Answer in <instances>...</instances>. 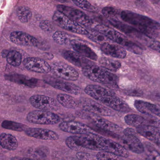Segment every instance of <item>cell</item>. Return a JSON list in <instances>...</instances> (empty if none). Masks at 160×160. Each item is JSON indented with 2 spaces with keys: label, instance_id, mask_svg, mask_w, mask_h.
<instances>
[{
  "label": "cell",
  "instance_id": "40",
  "mask_svg": "<svg viewBox=\"0 0 160 160\" xmlns=\"http://www.w3.org/2000/svg\"><path fill=\"white\" fill-rule=\"evenodd\" d=\"M102 13L108 19H116L117 16L119 14V11L113 7H106L102 10Z\"/></svg>",
  "mask_w": 160,
  "mask_h": 160
},
{
  "label": "cell",
  "instance_id": "35",
  "mask_svg": "<svg viewBox=\"0 0 160 160\" xmlns=\"http://www.w3.org/2000/svg\"><path fill=\"white\" fill-rule=\"evenodd\" d=\"M88 32V33L87 36L89 39L93 42L101 45L108 42V41L109 39L100 32L95 29H91L90 31Z\"/></svg>",
  "mask_w": 160,
  "mask_h": 160
},
{
  "label": "cell",
  "instance_id": "37",
  "mask_svg": "<svg viewBox=\"0 0 160 160\" xmlns=\"http://www.w3.org/2000/svg\"><path fill=\"white\" fill-rule=\"evenodd\" d=\"M76 6L83 10L87 12H96V9L92 6L88 0H72Z\"/></svg>",
  "mask_w": 160,
  "mask_h": 160
},
{
  "label": "cell",
  "instance_id": "18",
  "mask_svg": "<svg viewBox=\"0 0 160 160\" xmlns=\"http://www.w3.org/2000/svg\"><path fill=\"white\" fill-rule=\"evenodd\" d=\"M10 38L13 43L18 45L36 47L39 43L36 38L22 32H13L10 34Z\"/></svg>",
  "mask_w": 160,
  "mask_h": 160
},
{
  "label": "cell",
  "instance_id": "6",
  "mask_svg": "<svg viewBox=\"0 0 160 160\" xmlns=\"http://www.w3.org/2000/svg\"><path fill=\"white\" fill-rule=\"evenodd\" d=\"M78 117L89 119L91 121L92 124L90 127L96 128L99 130H104L107 132L117 133L121 131L122 129L113 122H111L99 115H95L89 112H81L78 113Z\"/></svg>",
  "mask_w": 160,
  "mask_h": 160
},
{
  "label": "cell",
  "instance_id": "16",
  "mask_svg": "<svg viewBox=\"0 0 160 160\" xmlns=\"http://www.w3.org/2000/svg\"><path fill=\"white\" fill-rule=\"evenodd\" d=\"M63 58L77 67L82 69H87L95 64L89 59L85 58L76 51L66 50L62 53Z\"/></svg>",
  "mask_w": 160,
  "mask_h": 160
},
{
  "label": "cell",
  "instance_id": "23",
  "mask_svg": "<svg viewBox=\"0 0 160 160\" xmlns=\"http://www.w3.org/2000/svg\"><path fill=\"white\" fill-rule=\"evenodd\" d=\"M101 50L106 55L116 58H124L127 55L124 48L108 42L102 44Z\"/></svg>",
  "mask_w": 160,
  "mask_h": 160
},
{
  "label": "cell",
  "instance_id": "12",
  "mask_svg": "<svg viewBox=\"0 0 160 160\" xmlns=\"http://www.w3.org/2000/svg\"><path fill=\"white\" fill-rule=\"evenodd\" d=\"M24 67L30 72L48 74L52 71V68L46 61L42 59L35 57H29L23 61Z\"/></svg>",
  "mask_w": 160,
  "mask_h": 160
},
{
  "label": "cell",
  "instance_id": "9",
  "mask_svg": "<svg viewBox=\"0 0 160 160\" xmlns=\"http://www.w3.org/2000/svg\"><path fill=\"white\" fill-rule=\"evenodd\" d=\"M43 78L46 84L57 89L74 95H79L82 93L81 88L73 83L64 81L48 75L43 76Z\"/></svg>",
  "mask_w": 160,
  "mask_h": 160
},
{
  "label": "cell",
  "instance_id": "45",
  "mask_svg": "<svg viewBox=\"0 0 160 160\" xmlns=\"http://www.w3.org/2000/svg\"><path fill=\"white\" fill-rule=\"evenodd\" d=\"M77 159L79 160H91L93 159L92 155L88 152H85L82 151H78L76 154Z\"/></svg>",
  "mask_w": 160,
  "mask_h": 160
},
{
  "label": "cell",
  "instance_id": "50",
  "mask_svg": "<svg viewBox=\"0 0 160 160\" xmlns=\"http://www.w3.org/2000/svg\"><path fill=\"white\" fill-rule=\"evenodd\" d=\"M154 97H155V99L157 101H160V93H156Z\"/></svg>",
  "mask_w": 160,
  "mask_h": 160
},
{
  "label": "cell",
  "instance_id": "28",
  "mask_svg": "<svg viewBox=\"0 0 160 160\" xmlns=\"http://www.w3.org/2000/svg\"><path fill=\"white\" fill-rule=\"evenodd\" d=\"M104 68L94 64L87 69H82V73L85 77L92 81L100 83V79Z\"/></svg>",
  "mask_w": 160,
  "mask_h": 160
},
{
  "label": "cell",
  "instance_id": "14",
  "mask_svg": "<svg viewBox=\"0 0 160 160\" xmlns=\"http://www.w3.org/2000/svg\"><path fill=\"white\" fill-rule=\"evenodd\" d=\"M119 143H120L127 150L138 154L143 153L145 148L141 141L136 137L135 134H124L118 138Z\"/></svg>",
  "mask_w": 160,
  "mask_h": 160
},
{
  "label": "cell",
  "instance_id": "25",
  "mask_svg": "<svg viewBox=\"0 0 160 160\" xmlns=\"http://www.w3.org/2000/svg\"><path fill=\"white\" fill-rule=\"evenodd\" d=\"M5 78L11 82L24 85L29 88H34L38 85L39 80L36 78H29L23 75L19 74H11L6 75Z\"/></svg>",
  "mask_w": 160,
  "mask_h": 160
},
{
  "label": "cell",
  "instance_id": "13",
  "mask_svg": "<svg viewBox=\"0 0 160 160\" xmlns=\"http://www.w3.org/2000/svg\"><path fill=\"white\" fill-rule=\"evenodd\" d=\"M99 146L101 151H107L121 157H128L129 152L120 143L100 136Z\"/></svg>",
  "mask_w": 160,
  "mask_h": 160
},
{
  "label": "cell",
  "instance_id": "19",
  "mask_svg": "<svg viewBox=\"0 0 160 160\" xmlns=\"http://www.w3.org/2000/svg\"><path fill=\"white\" fill-rule=\"evenodd\" d=\"M99 102L116 111L126 113L130 112L131 110L130 107L125 102L115 95L104 97Z\"/></svg>",
  "mask_w": 160,
  "mask_h": 160
},
{
  "label": "cell",
  "instance_id": "32",
  "mask_svg": "<svg viewBox=\"0 0 160 160\" xmlns=\"http://www.w3.org/2000/svg\"><path fill=\"white\" fill-rule=\"evenodd\" d=\"M124 121L128 125L133 127H138L145 124V117L136 115L129 114L124 117Z\"/></svg>",
  "mask_w": 160,
  "mask_h": 160
},
{
  "label": "cell",
  "instance_id": "43",
  "mask_svg": "<svg viewBox=\"0 0 160 160\" xmlns=\"http://www.w3.org/2000/svg\"><path fill=\"white\" fill-rule=\"evenodd\" d=\"M40 27L43 31L46 32H50L53 30V24L48 20H43L40 23Z\"/></svg>",
  "mask_w": 160,
  "mask_h": 160
},
{
  "label": "cell",
  "instance_id": "31",
  "mask_svg": "<svg viewBox=\"0 0 160 160\" xmlns=\"http://www.w3.org/2000/svg\"><path fill=\"white\" fill-rule=\"evenodd\" d=\"M1 126L4 129L18 132H25L28 128L27 125L23 123L10 120L3 121Z\"/></svg>",
  "mask_w": 160,
  "mask_h": 160
},
{
  "label": "cell",
  "instance_id": "21",
  "mask_svg": "<svg viewBox=\"0 0 160 160\" xmlns=\"http://www.w3.org/2000/svg\"><path fill=\"white\" fill-rule=\"evenodd\" d=\"M108 21L114 28L132 37H135L141 40L144 36V34L140 32L136 28L131 27L127 24L121 22L119 20H117V19H108Z\"/></svg>",
  "mask_w": 160,
  "mask_h": 160
},
{
  "label": "cell",
  "instance_id": "34",
  "mask_svg": "<svg viewBox=\"0 0 160 160\" xmlns=\"http://www.w3.org/2000/svg\"><path fill=\"white\" fill-rule=\"evenodd\" d=\"M17 15L18 19L23 23L28 22L32 16L30 9L26 6L19 7L17 10Z\"/></svg>",
  "mask_w": 160,
  "mask_h": 160
},
{
  "label": "cell",
  "instance_id": "47",
  "mask_svg": "<svg viewBox=\"0 0 160 160\" xmlns=\"http://www.w3.org/2000/svg\"><path fill=\"white\" fill-rule=\"evenodd\" d=\"M127 92H128L127 93H129V95H132V96H141L142 93L141 91L138 89H136L129 90Z\"/></svg>",
  "mask_w": 160,
  "mask_h": 160
},
{
  "label": "cell",
  "instance_id": "8",
  "mask_svg": "<svg viewBox=\"0 0 160 160\" xmlns=\"http://www.w3.org/2000/svg\"><path fill=\"white\" fill-rule=\"evenodd\" d=\"M31 104L39 110L57 111L60 108V104L56 99L46 95L36 94L30 98Z\"/></svg>",
  "mask_w": 160,
  "mask_h": 160
},
{
  "label": "cell",
  "instance_id": "11",
  "mask_svg": "<svg viewBox=\"0 0 160 160\" xmlns=\"http://www.w3.org/2000/svg\"><path fill=\"white\" fill-rule=\"evenodd\" d=\"M52 71L58 77L68 81H76L79 78L78 72L72 66L57 62L51 65Z\"/></svg>",
  "mask_w": 160,
  "mask_h": 160
},
{
  "label": "cell",
  "instance_id": "24",
  "mask_svg": "<svg viewBox=\"0 0 160 160\" xmlns=\"http://www.w3.org/2000/svg\"><path fill=\"white\" fill-rule=\"evenodd\" d=\"M160 128L150 125H140L136 127L137 132L142 136L154 143L160 141Z\"/></svg>",
  "mask_w": 160,
  "mask_h": 160
},
{
  "label": "cell",
  "instance_id": "51",
  "mask_svg": "<svg viewBox=\"0 0 160 160\" xmlns=\"http://www.w3.org/2000/svg\"><path fill=\"white\" fill-rule=\"evenodd\" d=\"M56 1L61 2V3H64V2H66L68 0H56Z\"/></svg>",
  "mask_w": 160,
  "mask_h": 160
},
{
  "label": "cell",
  "instance_id": "48",
  "mask_svg": "<svg viewBox=\"0 0 160 160\" xmlns=\"http://www.w3.org/2000/svg\"><path fill=\"white\" fill-rule=\"evenodd\" d=\"M9 51H8L7 50H4L2 52V58H7V55H8V53H9Z\"/></svg>",
  "mask_w": 160,
  "mask_h": 160
},
{
  "label": "cell",
  "instance_id": "36",
  "mask_svg": "<svg viewBox=\"0 0 160 160\" xmlns=\"http://www.w3.org/2000/svg\"><path fill=\"white\" fill-rule=\"evenodd\" d=\"M53 40L55 42L61 45L71 44V37L65 32L61 31H57L53 35Z\"/></svg>",
  "mask_w": 160,
  "mask_h": 160
},
{
  "label": "cell",
  "instance_id": "20",
  "mask_svg": "<svg viewBox=\"0 0 160 160\" xmlns=\"http://www.w3.org/2000/svg\"><path fill=\"white\" fill-rule=\"evenodd\" d=\"M84 91L86 94L97 101L107 96L115 95L111 91L96 85H88L84 89Z\"/></svg>",
  "mask_w": 160,
  "mask_h": 160
},
{
  "label": "cell",
  "instance_id": "17",
  "mask_svg": "<svg viewBox=\"0 0 160 160\" xmlns=\"http://www.w3.org/2000/svg\"><path fill=\"white\" fill-rule=\"evenodd\" d=\"M25 132L28 136L41 140L54 141L59 138V136L56 132L43 128L28 127Z\"/></svg>",
  "mask_w": 160,
  "mask_h": 160
},
{
  "label": "cell",
  "instance_id": "49",
  "mask_svg": "<svg viewBox=\"0 0 160 160\" xmlns=\"http://www.w3.org/2000/svg\"><path fill=\"white\" fill-rule=\"evenodd\" d=\"M155 143L156 144V146H157V147H156L155 148L157 150L158 153L160 154V142H156V143Z\"/></svg>",
  "mask_w": 160,
  "mask_h": 160
},
{
  "label": "cell",
  "instance_id": "26",
  "mask_svg": "<svg viewBox=\"0 0 160 160\" xmlns=\"http://www.w3.org/2000/svg\"><path fill=\"white\" fill-rule=\"evenodd\" d=\"M57 100L61 105L69 109H75L81 106L80 101H78L74 97L65 93L58 94Z\"/></svg>",
  "mask_w": 160,
  "mask_h": 160
},
{
  "label": "cell",
  "instance_id": "27",
  "mask_svg": "<svg viewBox=\"0 0 160 160\" xmlns=\"http://www.w3.org/2000/svg\"><path fill=\"white\" fill-rule=\"evenodd\" d=\"M0 145L3 148L8 150H15L18 148V140L11 134L2 133L0 135Z\"/></svg>",
  "mask_w": 160,
  "mask_h": 160
},
{
  "label": "cell",
  "instance_id": "44",
  "mask_svg": "<svg viewBox=\"0 0 160 160\" xmlns=\"http://www.w3.org/2000/svg\"><path fill=\"white\" fill-rule=\"evenodd\" d=\"M147 45L150 48L160 53V42L150 38L147 42Z\"/></svg>",
  "mask_w": 160,
  "mask_h": 160
},
{
  "label": "cell",
  "instance_id": "22",
  "mask_svg": "<svg viewBox=\"0 0 160 160\" xmlns=\"http://www.w3.org/2000/svg\"><path fill=\"white\" fill-rule=\"evenodd\" d=\"M70 44L75 51L85 58L95 61L98 60L97 54L88 46L85 44L84 43L75 40H73Z\"/></svg>",
  "mask_w": 160,
  "mask_h": 160
},
{
  "label": "cell",
  "instance_id": "7",
  "mask_svg": "<svg viewBox=\"0 0 160 160\" xmlns=\"http://www.w3.org/2000/svg\"><path fill=\"white\" fill-rule=\"evenodd\" d=\"M53 21L63 29L75 33L87 35L88 31L78 23L72 20L59 11L54 13L52 18Z\"/></svg>",
  "mask_w": 160,
  "mask_h": 160
},
{
  "label": "cell",
  "instance_id": "2",
  "mask_svg": "<svg viewBox=\"0 0 160 160\" xmlns=\"http://www.w3.org/2000/svg\"><path fill=\"white\" fill-rule=\"evenodd\" d=\"M93 29L96 30L103 34L109 40L122 46L128 51L137 55H141L143 49L135 43L129 41L123 34L111 28L103 25L95 26Z\"/></svg>",
  "mask_w": 160,
  "mask_h": 160
},
{
  "label": "cell",
  "instance_id": "30",
  "mask_svg": "<svg viewBox=\"0 0 160 160\" xmlns=\"http://www.w3.org/2000/svg\"><path fill=\"white\" fill-rule=\"evenodd\" d=\"M99 62L102 67L111 72H117L121 66L120 62L118 61L105 57L100 58Z\"/></svg>",
  "mask_w": 160,
  "mask_h": 160
},
{
  "label": "cell",
  "instance_id": "42",
  "mask_svg": "<svg viewBox=\"0 0 160 160\" xmlns=\"http://www.w3.org/2000/svg\"><path fill=\"white\" fill-rule=\"evenodd\" d=\"M151 145H149V144L146 145L149 159L160 160V154L158 153L156 148Z\"/></svg>",
  "mask_w": 160,
  "mask_h": 160
},
{
  "label": "cell",
  "instance_id": "33",
  "mask_svg": "<svg viewBox=\"0 0 160 160\" xmlns=\"http://www.w3.org/2000/svg\"><path fill=\"white\" fill-rule=\"evenodd\" d=\"M7 62L13 67H18L22 62V56L21 53L16 50L9 51L6 58Z\"/></svg>",
  "mask_w": 160,
  "mask_h": 160
},
{
  "label": "cell",
  "instance_id": "29",
  "mask_svg": "<svg viewBox=\"0 0 160 160\" xmlns=\"http://www.w3.org/2000/svg\"><path fill=\"white\" fill-rule=\"evenodd\" d=\"M101 83L104 84L109 88H116L118 87V78L116 75L104 69L101 79Z\"/></svg>",
  "mask_w": 160,
  "mask_h": 160
},
{
  "label": "cell",
  "instance_id": "10",
  "mask_svg": "<svg viewBox=\"0 0 160 160\" xmlns=\"http://www.w3.org/2000/svg\"><path fill=\"white\" fill-rule=\"evenodd\" d=\"M80 107L86 112L106 117H111L115 114L112 109L91 99L88 98L82 99L80 101Z\"/></svg>",
  "mask_w": 160,
  "mask_h": 160
},
{
  "label": "cell",
  "instance_id": "5",
  "mask_svg": "<svg viewBox=\"0 0 160 160\" xmlns=\"http://www.w3.org/2000/svg\"><path fill=\"white\" fill-rule=\"evenodd\" d=\"M57 9L58 11L61 12L67 17L83 27L90 29H93L95 27L93 21L85 13L80 10L63 5H58Z\"/></svg>",
  "mask_w": 160,
  "mask_h": 160
},
{
  "label": "cell",
  "instance_id": "39",
  "mask_svg": "<svg viewBox=\"0 0 160 160\" xmlns=\"http://www.w3.org/2000/svg\"><path fill=\"white\" fill-rule=\"evenodd\" d=\"M149 104V102H145L141 100H136L134 102V106L135 108L138 111L144 115L150 114L148 108Z\"/></svg>",
  "mask_w": 160,
  "mask_h": 160
},
{
  "label": "cell",
  "instance_id": "15",
  "mask_svg": "<svg viewBox=\"0 0 160 160\" xmlns=\"http://www.w3.org/2000/svg\"><path fill=\"white\" fill-rule=\"evenodd\" d=\"M59 128L62 132L77 134H88L93 132L91 127L76 121H65L60 123Z\"/></svg>",
  "mask_w": 160,
  "mask_h": 160
},
{
  "label": "cell",
  "instance_id": "46",
  "mask_svg": "<svg viewBox=\"0 0 160 160\" xmlns=\"http://www.w3.org/2000/svg\"><path fill=\"white\" fill-rule=\"evenodd\" d=\"M148 108L150 114H154L160 117V105L149 102Z\"/></svg>",
  "mask_w": 160,
  "mask_h": 160
},
{
  "label": "cell",
  "instance_id": "41",
  "mask_svg": "<svg viewBox=\"0 0 160 160\" xmlns=\"http://www.w3.org/2000/svg\"><path fill=\"white\" fill-rule=\"evenodd\" d=\"M145 121L144 125H150L160 128V120L152 116V114L145 115Z\"/></svg>",
  "mask_w": 160,
  "mask_h": 160
},
{
  "label": "cell",
  "instance_id": "4",
  "mask_svg": "<svg viewBox=\"0 0 160 160\" xmlns=\"http://www.w3.org/2000/svg\"><path fill=\"white\" fill-rule=\"evenodd\" d=\"M28 122L41 125H54L60 121V118L56 113L47 110H34L27 116Z\"/></svg>",
  "mask_w": 160,
  "mask_h": 160
},
{
  "label": "cell",
  "instance_id": "38",
  "mask_svg": "<svg viewBox=\"0 0 160 160\" xmlns=\"http://www.w3.org/2000/svg\"><path fill=\"white\" fill-rule=\"evenodd\" d=\"M96 157L98 160H119L122 159L121 157L107 151H101L96 154Z\"/></svg>",
  "mask_w": 160,
  "mask_h": 160
},
{
  "label": "cell",
  "instance_id": "1",
  "mask_svg": "<svg viewBox=\"0 0 160 160\" xmlns=\"http://www.w3.org/2000/svg\"><path fill=\"white\" fill-rule=\"evenodd\" d=\"M100 136L93 132L83 136H72L67 138L65 144L69 148L75 151L85 149L101 151L99 146Z\"/></svg>",
  "mask_w": 160,
  "mask_h": 160
},
{
  "label": "cell",
  "instance_id": "3",
  "mask_svg": "<svg viewBox=\"0 0 160 160\" xmlns=\"http://www.w3.org/2000/svg\"><path fill=\"white\" fill-rule=\"evenodd\" d=\"M120 16L123 21L136 28L140 27L154 30L160 29V24L158 22L142 15L130 11H123L121 12Z\"/></svg>",
  "mask_w": 160,
  "mask_h": 160
}]
</instances>
